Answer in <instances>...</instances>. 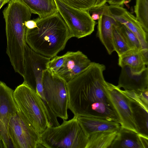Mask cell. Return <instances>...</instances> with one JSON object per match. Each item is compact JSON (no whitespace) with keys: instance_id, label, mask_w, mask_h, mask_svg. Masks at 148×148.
I'll use <instances>...</instances> for the list:
<instances>
[{"instance_id":"1","label":"cell","mask_w":148,"mask_h":148,"mask_svg":"<svg viewBox=\"0 0 148 148\" xmlns=\"http://www.w3.org/2000/svg\"><path fill=\"white\" fill-rule=\"evenodd\" d=\"M105 66L92 62L80 74L67 83L68 108L74 116L99 118L120 124L106 96L104 85Z\"/></svg>"},{"instance_id":"2","label":"cell","mask_w":148,"mask_h":148,"mask_svg":"<svg viewBox=\"0 0 148 148\" xmlns=\"http://www.w3.org/2000/svg\"><path fill=\"white\" fill-rule=\"evenodd\" d=\"M34 20L36 27L31 29L26 28V43L36 53L52 58L64 50L72 38L69 28L58 11Z\"/></svg>"},{"instance_id":"3","label":"cell","mask_w":148,"mask_h":148,"mask_svg":"<svg viewBox=\"0 0 148 148\" xmlns=\"http://www.w3.org/2000/svg\"><path fill=\"white\" fill-rule=\"evenodd\" d=\"M13 97L17 113L29 126L40 134L50 127V119L42 101L23 82L14 91Z\"/></svg>"},{"instance_id":"4","label":"cell","mask_w":148,"mask_h":148,"mask_svg":"<svg viewBox=\"0 0 148 148\" xmlns=\"http://www.w3.org/2000/svg\"><path fill=\"white\" fill-rule=\"evenodd\" d=\"M40 137L42 148H86L88 138L74 116L58 126L48 127Z\"/></svg>"},{"instance_id":"5","label":"cell","mask_w":148,"mask_h":148,"mask_svg":"<svg viewBox=\"0 0 148 148\" xmlns=\"http://www.w3.org/2000/svg\"><path fill=\"white\" fill-rule=\"evenodd\" d=\"M67 83L48 69L43 71V91L46 102L57 117L68 118L69 97Z\"/></svg>"},{"instance_id":"6","label":"cell","mask_w":148,"mask_h":148,"mask_svg":"<svg viewBox=\"0 0 148 148\" xmlns=\"http://www.w3.org/2000/svg\"><path fill=\"white\" fill-rule=\"evenodd\" d=\"M57 10L68 27L72 38H82L94 31L96 22L87 11L71 7L60 0H54Z\"/></svg>"},{"instance_id":"7","label":"cell","mask_w":148,"mask_h":148,"mask_svg":"<svg viewBox=\"0 0 148 148\" xmlns=\"http://www.w3.org/2000/svg\"><path fill=\"white\" fill-rule=\"evenodd\" d=\"M104 87L109 101L119 119L121 126L139 133L128 97L120 88L106 81Z\"/></svg>"},{"instance_id":"8","label":"cell","mask_w":148,"mask_h":148,"mask_svg":"<svg viewBox=\"0 0 148 148\" xmlns=\"http://www.w3.org/2000/svg\"><path fill=\"white\" fill-rule=\"evenodd\" d=\"M51 58L33 51L26 43L24 53V74L23 83L37 93L43 90V72L47 69Z\"/></svg>"},{"instance_id":"9","label":"cell","mask_w":148,"mask_h":148,"mask_svg":"<svg viewBox=\"0 0 148 148\" xmlns=\"http://www.w3.org/2000/svg\"><path fill=\"white\" fill-rule=\"evenodd\" d=\"M8 130L14 148H42L40 134L26 123L18 113L11 118Z\"/></svg>"},{"instance_id":"10","label":"cell","mask_w":148,"mask_h":148,"mask_svg":"<svg viewBox=\"0 0 148 148\" xmlns=\"http://www.w3.org/2000/svg\"><path fill=\"white\" fill-rule=\"evenodd\" d=\"M14 91L4 82L0 81V138L5 148H14L8 130L11 118L18 112L13 97Z\"/></svg>"},{"instance_id":"11","label":"cell","mask_w":148,"mask_h":148,"mask_svg":"<svg viewBox=\"0 0 148 148\" xmlns=\"http://www.w3.org/2000/svg\"><path fill=\"white\" fill-rule=\"evenodd\" d=\"M64 63L56 74L67 83L87 69L92 62L82 52L68 51Z\"/></svg>"},{"instance_id":"12","label":"cell","mask_w":148,"mask_h":148,"mask_svg":"<svg viewBox=\"0 0 148 148\" xmlns=\"http://www.w3.org/2000/svg\"><path fill=\"white\" fill-rule=\"evenodd\" d=\"M108 7L110 14L114 19L125 25L136 35L142 50H148V33L144 31L136 17L121 6L109 5Z\"/></svg>"},{"instance_id":"13","label":"cell","mask_w":148,"mask_h":148,"mask_svg":"<svg viewBox=\"0 0 148 148\" xmlns=\"http://www.w3.org/2000/svg\"><path fill=\"white\" fill-rule=\"evenodd\" d=\"M90 11L99 14L97 35L108 54L111 55L114 51L112 41L113 27L117 21L110 14L108 6L106 4L99 9Z\"/></svg>"},{"instance_id":"14","label":"cell","mask_w":148,"mask_h":148,"mask_svg":"<svg viewBox=\"0 0 148 148\" xmlns=\"http://www.w3.org/2000/svg\"><path fill=\"white\" fill-rule=\"evenodd\" d=\"M118 83V87L125 90L138 92L148 89L147 67L139 73L133 72L127 66L121 67Z\"/></svg>"},{"instance_id":"15","label":"cell","mask_w":148,"mask_h":148,"mask_svg":"<svg viewBox=\"0 0 148 148\" xmlns=\"http://www.w3.org/2000/svg\"><path fill=\"white\" fill-rule=\"evenodd\" d=\"M110 148H148V136L120 126Z\"/></svg>"},{"instance_id":"16","label":"cell","mask_w":148,"mask_h":148,"mask_svg":"<svg viewBox=\"0 0 148 148\" xmlns=\"http://www.w3.org/2000/svg\"><path fill=\"white\" fill-rule=\"evenodd\" d=\"M76 116L88 137L91 134L97 132L118 130L121 126L118 123L99 118L86 116Z\"/></svg>"},{"instance_id":"17","label":"cell","mask_w":148,"mask_h":148,"mask_svg":"<svg viewBox=\"0 0 148 148\" xmlns=\"http://www.w3.org/2000/svg\"><path fill=\"white\" fill-rule=\"evenodd\" d=\"M118 64L121 67L127 66L135 73H139L147 67L148 63L141 51L130 49L118 56Z\"/></svg>"},{"instance_id":"18","label":"cell","mask_w":148,"mask_h":148,"mask_svg":"<svg viewBox=\"0 0 148 148\" xmlns=\"http://www.w3.org/2000/svg\"><path fill=\"white\" fill-rule=\"evenodd\" d=\"M32 13L43 18L58 12L54 0H21Z\"/></svg>"},{"instance_id":"19","label":"cell","mask_w":148,"mask_h":148,"mask_svg":"<svg viewBox=\"0 0 148 148\" xmlns=\"http://www.w3.org/2000/svg\"><path fill=\"white\" fill-rule=\"evenodd\" d=\"M118 131L99 132L91 134L88 136L86 148H110Z\"/></svg>"},{"instance_id":"20","label":"cell","mask_w":148,"mask_h":148,"mask_svg":"<svg viewBox=\"0 0 148 148\" xmlns=\"http://www.w3.org/2000/svg\"><path fill=\"white\" fill-rule=\"evenodd\" d=\"M133 116L139 133L148 136V110L129 97Z\"/></svg>"},{"instance_id":"21","label":"cell","mask_w":148,"mask_h":148,"mask_svg":"<svg viewBox=\"0 0 148 148\" xmlns=\"http://www.w3.org/2000/svg\"><path fill=\"white\" fill-rule=\"evenodd\" d=\"M134 12L137 20L148 33V0H136Z\"/></svg>"},{"instance_id":"22","label":"cell","mask_w":148,"mask_h":148,"mask_svg":"<svg viewBox=\"0 0 148 148\" xmlns=\"http://www.w3.org/2000/svg\"><path fill=\"white\" fill-rule=\"evenodd\" d=\"M116 26L126 44L131 49L142 50L141 45L136 35L126 27L117 22Z\"/></svg>"},{"instance_id":"23","label":"cell","mask_w":148,"mask_h":148,"mask_svg":"<svg viewBox=\"0 0 148 148\" xmlns=\"http://www.w3.org/2000/svg\"><path fill=\"white\" fill-rule=\"evenodd\" d=\"M116 24L113 27L112 41L114 51L119 56L131 49L120 34L116 26Z\"/></svg>"},{"instance_id":"24","label":"cell","mask_w":148,"mask_h":148,"mask_svg":"<svg viewBox=\"0 0 148 148\" xmlns=\"http://www.w3.org/2000/svg\"><path fill=\"white\" fill-rule=\"evenodd\" d=\"M74 8L88 11L93 8L97 0H60Z\"/></svg>"},{"instance_id":"25","label":"cell","mask_w":148,"mask_h":148,"mask_svg":"<svg viewBox=\"0 0 148 148\" xmlns=\"http://www.w3.org/2000/svg\"><path fill=\"white\" fill-rule=\"evenodd\" d=\"M66 56V53L61 56H56L51 59L47 66V69L56 73L63 66Z\"/></svg>"},{"instance_id":"26","label":"cell","mask_w":148,"mask_h":148,"mask_svg":"<svg viewBox=\"0 0 148 148\" xmlns=\"http://www.w3.org/2000/svg\"><path fill=\"white\" fill-rule=\"evenodd\" d=\"M126 0H108L110 5L121 6H122Z\"/></svg>"},{"instance_id":"27","label":"cell","mask_w":148,"mask_h":148,"mask_svg":"<svg viewBox=\"0 0 148 148\" xmlns=\"http://www.w3.org/2000/svg\"><path fill=\"white\" fill-rule=\"evenodd\" d=\"M24 24L26 27L29 29H33L37 26L36 22L34 19L27 21L25 22Z\"/></svg>"},{"instance_id":"28","label":"cell","mask_w":148,"mask_h":148,"mask_svg":"<svg viewBox=\"0 0 148 148\" xmlns=\"http://www.w3.org/2000/svg\"><path fill=\"white\" fill-rule=\"evenodd\" d=\"M108 0H97L96 5L97 6L101 7L104 5L107 2Z\"/></svg>"},{"instance_id":"29","label":"cell","mask_w":148,"mask_h":148,"mask_svg":"<svg viewBox=\"0 0 148 148\" xmlns=\"http://www.w3.org/2000/svg\"><path fill=\"white\" fill-rule=\"evenodd\" d=\"M91 16L93 20L95 21L98 20L99 19L100 15L99 14L96 12H93Z\"/></svg>"},{"instance_id":"30","label":"cell","mask_w":148,"mask_h":148,"mask_svg":"<svg viewBox=\"0 0 148 148\" xmlns=\"http://www.w3.org/2000/svg\"><path fill=\"white\" fill-rule=\"evenodd\" d=\"M10 0H0V10L5 4L8 3Z\"/></svg>"},{"instance_id":"31","label":"cell","mask_w":148,"mask_h":148,"mask_svg":"<svg viewBox=\"0 0 148 148\" xmlns=\"http://www.w3.org/2000/svg\"><path fill=\"white\" fill-rule=\"evenodd\" d=\"M0 148H5L2 140L0 138Z\"/></svg>"}]
</instances>
